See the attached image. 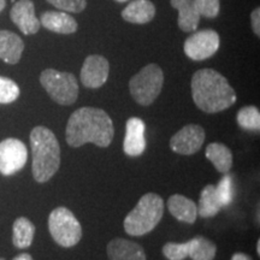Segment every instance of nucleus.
Wrapping results in <instances>:
<instances>
[{"label":"nucleus","instance_id":"4","mask_svg":"<svg viewBox=\"0 0 260 260\" xmlns=\"http://www.w3.org/2000/svg\"><path fill=\"white\" fill-rule=\"evenodd\" d=\"M164 213V201L158 194L142 195L136 206L126 214L124 230L132 236H144L154 229Z\"/></svg>","mask_w":260,"mask_h":260},{"label":"nucleus","instance_id":"14","mask_svg":"<svg viewBox=\"0 0 260 260\" xmlns=\"http://www.w3.org/2000/svg\"><path fill=\"white\" fill-rule=\"evenodd\" d=\"M109 260H146V253L139 243L125 239H113L107 245Z\"/></svg>","mask_w":260,"mask_h":260},{"label":"nucleus","instance_id":"3","mask_svg":"<svg viewBox=\"0 0 260 260\" xmlns=\"http://www.w3.org/2000/svg\"><path fill=\"white\" fill-rule=\"evenodd\" d=\"M31 171L39 183L50 181L60 167V146L56 135L46 126H35L30 133Z\"/></svg>","mask_w":260,"mask_h":260},{"label":"nucleus","instance_id":"18","mask_svg":"<svg viewBox=\"0 0 260 260\" xmlns=\"http://www.w3.org/2000/svg\"><path fill=\"white\" fill-rule=\"evenodd\" d=\"M168 209L172 216L180 222L193 224L197 220L198 209L193 200L188 199L184 195L174 194L169 198Z\"/></svg>","mask_w":260,"mask_h":260},{"label":"nucleus","instance_id":"24","mask_svg":"<svg viewBox=\"0 0 260 260\" xmlns=\"http://www.w3.org/2000/svg\"><path fill=\"white\" fill-rule=\"evenodd\" d=\"M237 123L245 130L259 132L260 130V112L255 106H245L239 110L236 116Z\"/></svg>","mask_w":260,"mask_h":260},{"label":"nucleus","instance_id":"7","mask_svg":"<svg viewBox=\"0 0 260 260\" xmlns=\"http://www.w3.org/2000/svg\"><path fill=\"white\" fill-rule=\"evenodd\" d=\"M48 230L58 245L65 248L76 246L82 239V226L67 207H57L48 217Z\"/></svg>","mask_w":260,"mask_h":260},{"label":"nucleus","instance_id":"31","mask_svg":"<svg viewBox=\"0 0 260 260\" xmlns=\"http://www.w3.org/2000/svg\"><path fill=\"white\" fill-rule=\"evenodd\" d=\"M232 260H252V258L248 254H246V253L239 252L232 256Z\"/></svg>","mask_w":260,"mask_h":260},{"label":"nucleus","instance_id":"13","mask_svg":"<svg viewBox=\"0 0 260 260\" xmlns=\"http://www.w3.org/2000/svg\"><path fill=\"white\" fill-rule=\"evenodd\" d=\"M145 123L138 117H132L126 121L125 138L123 142L124 153L129 157H139L146 149Z\"/></svg>","mask_w":260,"mask_h":260},{"label":"nucleus","instance_id":"12","mask_svg":"<svg viewBox=\"0 0 260 260\" xmlns=\"http://www.w3.org/2000/svg\"><path fill=\"white\" fill-rule=\"evenodd\" d=\"M10 18L24 35L37 34L40 29V19L35 16V6L31 0H18L10 10Z\"/></svg>","mask_w":260,"mask_h":260},{"label":"nucleus","instance_id":"19","mask_svg":"<svg viewBox=\"0 0 260 260\" xmlns=\"http://www.w3.org/2000/svg\"><path fill=\"white\" fill-rule=\"evenodd\" d=\"M155 16V6L149 0H133L122 11L124 21L134 24H146Z\"/></svg>","mask_w":260,"mask_h":260},{"label":"nucleus","instance_id":"15","mask_svg":"<svg viewBox=\"0 0 260 260\" xmlns=\"http://www.w3.org/2000/svg\"><path fill=\"white\" fill-rule=\"evenodd\" d=\"M40 24L47 30L57 34H73L79 28V24L73 16L63 11L44 12L40 17Z\"/></svg>","mask_w":260,"mask_h":260},{"label":"nucleus","instance_id":"27","mask_svg":"<svg viewBox=\"0 0 260 260\" xmlns=\"http://www.w3.org/2000/svg\"><path fill=\"white\" fill-rule=\"evenodd\" d=\"M162 254L169 260H184L188 256L187 242H168L162 247Z\"/></svg>","mask_w":260,"mask_h":260},{"label":"nucleus","instance_id":"21","mask_svg":"<svg viewBox=\"0 0 260 260\" xmlns=\"http://www.w3.org/2000/svg\"><path fill=\"white\" fill-rule=\"evenodd\" d=\"M198 214L201 218H211L214 217L222 209L218 197L216 193V186L207 184L200 193L199 205L197 206Z\"/></svg>","mask_w":260,"mask_h":260},{"label":"nucleus","instance_id":"8","mask_svg":"<svg viewBox=\"0 0 260 260\" xmlns=\"http://www.w3.org/2000/svg\"><path fill=\"white\" fill-rule=\"evenodd\" d=\"M219 35L212 29L195 31L184 41V53L191 60L209 59L218 51Z\"/></svg>","mask_w":260,"mask_h":260},{"label":"nucleus","instance_id":"35","mask_svg":"<svg viewBox=\"0 0 260 260\" xmlns=\"http://www.w3.org/2000/svg\"><path fill=\"white\" fill-rule=\"evenodd\" d=\"M116 2H118V3H125L126 0H116Z\"/></svg>","mask_w":260,"mask_h":260},{"label":"nucleus","instance_id":"33","mask_svg":"<svg viewBox=\"0 0 260 260\" xmlns=\"http://www.w3.org/2000/svg\"><path fill=\"white\" fill-rule=\"evenodd\" d=\"M6 6V0H0V12L5 9Z\"/></svg>","mask_w":260,"mask_h":260},{"label":"nucleus","instance_id":"16","mask_svg":"<svg viewBox=\"0 0 260 260\" xmlns=\"http://www.w3.org/2000/svg\"><path fill=\"white\" fill-rule=\"evenodd\" d=\"M24 51V42L15 32L0 30V59L15 65L21 59Z\"/></svg>","mask_w":260,"mask_h":260},{"label":"nucleus","instance_id":"23","mask_svg":"<svg viewBox=\"0 0 260 260\" xmlns=\"http://www.w3.org/2000/svg\"><path fill=\"white\" fill-rule=\"evenodd\" d=\"M188 256L191 260H213L217 253V246L204 236H197L187 241Z\"/></svg>","mask_w":260,"mask_h":260},{"label":"nucleus","instance_id":"32","mask_svg":"<svg viewBox=\"0 0 260 260\" xmlns=\"http://www.w3.org/2000/svg\"><path fill=\"white\" fill-rule=\"evenodd\" d=\"M12 260H32V258L30 254H28V253H22V254L15 256Z\"/></svg>","mask_w":260,"mask_h":260},{"label":"nucleus","instance_id":"6","mask_svg":"<svg viewBox=\"0 0 260 260\" xmlns=\"http://www.w3.org/2000/svg\"><path fill=\"white\" fill-rule=\"evenodd\" d=\"M40 83L53 102L69 106L76 103L79 96V82L71 73L46 69L40 75Z\"/></svg>","mask_w":260,"mask_h":260},{"label":"nucleus","instance_id":"20","mask_svg":"<svg viewBox=\"0 0 260 260\" xmlns=\"http://www.w3.org/2000/svg\"><path fill=\"white\" fill-rule=\"evenodd\" d=\"M206 158L212 162L216 170L222 174H226L233 167V153L229 147L219 142H212L206 147Z\"/></svg>","mask_w":260,"mask_h":260},{"label":"nucleus","instance_id":"36","mask_svg":"<svg viewBox=\"0 0 260 260\" xmlns=\"http://www.w3.org/2000/svg\"><path fill=\"white\" fill-rule=\"evenodd\" d=\"M0 260H5V259H3V258H0Z\"/></svg>","mask_w":260,"mask_h":260},{"label":"nucleus","instance_id":"30","mask_svg":"<svg viewBox=\"0 0 260 260\" xmlns=\"http://www.w3.org/2000/svg\"><path fill=\"white\" fill-rule=\"evenodd\" d=\"M251 24L253 32L256 37H260V9L256 8L251 14Z\"/></svg>","mask_w":260,"mask_h":260},{"label":"nucleus","instance_id":"9","mask_svg":"<svg viewBox=\"0 0 260 260\" xmlns=\"http://www.w3.org/2000/svg\"><path fill=\"white\" fill-rule=\"evenodd\" d=\"M28 149L21 140L10 138L0 142V174L11 176L24 168Z\"/></svg>","mask_w":260,"mask_h":260},{"label":"nucleus","instance_id":"28","mask_svg":"<svg viewBox=\"0 0 260 260\" xmlns=\"http://www.w3.org/2000/svg\"><path fill=\"white\" fill-rule=\"evenodd\" d=\"M195 8L200 16L206 18H216L219 15V0H194Z\"/></svg>","mask_w":260,"mask_h":260},{"label":"nucleus","instance_id":"10","mask_svg":"<svg viewBox=\"0 0 260 260\" xmlns=\"http://www.w3.org/2000/svg\"><path fill=\"white\" fill-rule=\"evenodd\" d=\"M206 133L201 125L188 124L172 136L170 147L175 153L182 155H191L203 147Z\"/></svg>","mask_w":260,"mask_h":260},{"label":"nucleus","instance_id":"1","mask_svg":"<svg viewBox=\"0 0 260 260\" xmlns=\"http://www.w3.org/2000/svg\"><path fill=\"white\" fill-rule=\"evenodd\" d=\"M115 135L111 117L98 107L84 106L70 116L65 129V140L77 148L92 142L98 147H109Z\"/></svg>","mask_w":260,"mask_h":260},{"label":"nucleus","instance_id":"26","mask_svg":"<svg viewBox=\"0 0 260 260\" xmlns=\"http://www.w3.org/2000/svg\"><path fill=\"white\" fill-rule=\"evenodd\" d=\"M19 87L15 81L0 76V104H11L18 99Z\"/></svg>","mask_w":260,"mask_h":260},{"label":"nucleus","instance_id":"29","mask_svg":"<svg viewBox=\"0 0 260 260\" xmlns=\"http://www.w3.org/2000/svg\"><path fill=\"white\" fill-rule=\"evenodd\" d=\"M46 2L54 8L73 14H80L87 6V0H46Z\"/></svg>","mask_w":260,"mask_h":260},{"label":"nucleus","instance_id":"2","mask_svg":"<svg viewBox=\"0 0 260 260\" xmlns=\"http://www.w3.org/2000/svg\"><path fill=\"white\" fill-rule=\"evenodd\" d=\"M191 95L198 109L206 113H217L235 104V90L225 77L213 69H201L191 77Z\"/></svg>","mask_w":260,"mask_h":260},{"label":"nucleus","instance_id":"5","mask_svg":"<svg viewBox=\"0 0 260 260\" xmlns=\"http://www.w3.org/2000/svg\"><path fill=\"white\" fill-rule=\"evenodd\" d=\"M162 83L164 74L161 68L157 64H148L130 79L129 90L139 105L149 106L160 94Z\"/></svg>","mask_w":260,"mask_h":260},{"label":"nucleus","instance_id":"11","mask_svg":"<svg viewBox=\"0 0 260 260\" xmlns=\"http://www.w3.org/2000/svg\"><path fill=\"white\" fill-rule=\"evenodd\" d=\"M110 64L105 57L92 54L84 60L81 69V81L87 88L96 89L104 86L109 79Z\"/></svg>","mask_w":260,"mask_h":260},{"label":"nucleus","instance_id":"17","mask_svg":"<svg viewBox=\"0 0 260 260\" xmlns=\"http://www.w3.org/2000/svg\"><path fill=\"white\" fill-rule=\"evenodd\" d=\"M170 4L178 11V28L184 32L197 30L200 22V15L195 8L194 0H170Z\"/></svg>","mask_w":260,"mask_h":260},{"label":"nucleus","instance_id":"25","mask_svg":"<svg viewBox=\"0 0 260 260\" xmlns=\"http://www.w3.org/2000/svg\"><path fill=\"white\" fill-rule=\"evenodd\" d=\"M216 193L218 197L222 207H225L232 204L235 195V187H234V177L232 174L226 172L225 176L219 181L218 186L216 187Z\"/></svg>","mask_w":260,"mask_h":260},{"label":"nucleus","instance_id":"34","mask_svg":"<svg viewBox=\"0 0 260 260\" xmlns=\"http://www.w3.org/2000/svg\"><path fill=\"white\" fill-rule=\"evenodd\" d=\"M256 252H258V254H260V241L258 240V243H256Z\"/></svg>","mask_w":260,"mask_h":260},{"label":"nucleus","instance_id":"22","mask_svg":"<svg viewBox=\"0 0 260 260\" xmlns=\"http://www.w3.org/2000/svg\"><path fill=\"white\" fill-rule=\"evenodd\" d=\"M35 235V226L25 217H19L12 225V243L19 249L31 246Z\"/></svg>","mask_w":260,"mask_h":260}]
</instances>
